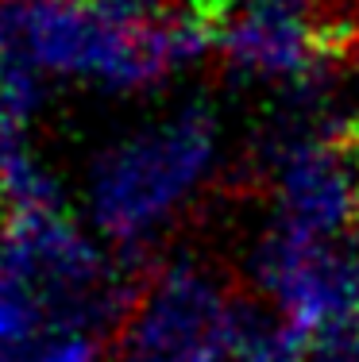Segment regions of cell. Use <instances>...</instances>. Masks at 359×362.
<instances>
[{"mask_svg": "<svg viewBox=\"0 0 359 362\" xmlns=\"http://www.w3.org/2000/svg\"><path fill=\"white\" fill-rule=\"evenodd\" d=\"M217 143V119L186 105L105 146L89 170L93 223L124 247L155 239L212 177Z\"/></svg>", "mask_w": 359, "mask_h": 362, "instance_id": "obj_1", "label": "cell"}, {"mask_svg": "<svg viewBox=\"0 0 359 362\" xmlns=\"http://www.w3.org/2000/svg\"><path fill=\"white\" fill-rule=\"evenodd\" d=\"M209 35L247 81L305 89L344 54V28L313 0H212Z\"/></svg>", "mask_w": 359, "mask_h": 362, "instance_id": "obj_2", "label": "cell"}, {"mask_svg": "<svg viewBox=\"0 0 359 362\" xmlns=\"http://www.w3.org/2000/svg\"><path fill=\"white\" fill-rule=\"evenodd\" d=\"M348 23H352V35H359V0H348Z\"/></svg>", "mask_w": 359, "mask_h": 362, "instance_id": "obj_5", "label": "cell"}, {"mask_svg": "<svg viewBox=\"0 0 359 362\" xmlns=\"http://www.w3.org/2000/svg\"><path fill=\"white\" fill-rule=\"evenodd\" d=\"M251 274L294 332L313 335L359 308V251L344 235L275 223L255 247Z\"/></svg>", "mask_w": 359, "mask_h": 362, "instance_id": "obj_3", "label": "cell"}, {"mask_svg": "<svg viewBox=\"0 0 359 362\" xmlns=\"http://www.w3.org/2000/svg\"><path fill=\"white\" fill-rule=\"evenodd\" d=\"M305 362H359V308L305 339Z\"/></svg>", "mask_w": 359, "mask_h": 362, "instance_id": "obj_4", "label": "cell"}]
</instances>
